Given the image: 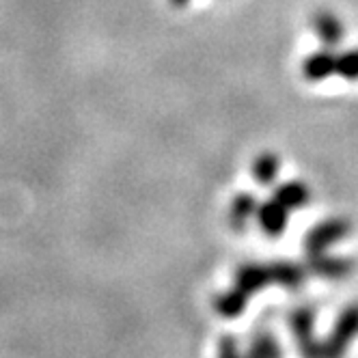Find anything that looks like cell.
Segmentation results:
<instances>
[{"instance_id": "6da1fadb", "label": "cell", "mask_w": 358, "mask_h": 358, "mask_svg": "<svg viewBox=\"0 0 358 358\" xmlns=\"http://www.w3.org/2000/svg\"><path fill=\"white\" fill-rule=\"evenodd\" d=\"M358 337V302L348 304L339 313L326 341H322V358H343L350 343Z\"/></svg>"}, {"instance_id": "7a4b0ae2", "label": "cell", "mask_w": 358, "mask_h": 358, "mask_svg": "<svg viewBox=\"0 0 358 358\" xmlns=\"http://www.w3.org/2000/svg\"><path fill=\"white\" fill-rule=\"evenodd\" d=\"M289 324H292V330H294V335H296L300 354L304 358H322V341L315 339V332H313V326H315L313 311L311 309H298V311H294Z\"/></svg>"}, {"instance_id": "3957f363", "label": "cell", "mask_w": 358, "mask_h": 358, "mask_svg": "<svg viewBox=\"0 0 358 358\" xmlns=\"http://www.w3.org/2000/svg\"><path fill=\"white\" fill-rule=\"evenodd\" d=\"M345 234H348V224L343 220H328V222L315 227L309 234V238H306V248L311 250V255H320L332 242L345 238Z\"/></svg>"}, {"instance_id": "277c9868", "label": "cell", "mask_w": 358, "mask_h": 358, "mask_svg": "<svg viewBox=\"0 0 358 358\" xmlns=\"http://www.w3.org/2000/svg\"><path fill=\"white\" fill-rule=\"evenodd\" d=\"M287 208L280 206V203L274 199L270 203H266V206H262L257 210V218H259V224L264 231L270 236V238H278L280 234H283V229L287 224Z\"/></svg>"}, {"instance_id": "5b68a950", "label": "cell", "mask_w": 358, "mask_h": 358, "mask_svg": "<svg viewBox=\"0 0 358 358\" xmlns=\"http://www.w3.org/2000/svg\"><path fill=\"white\" fill-rule=\"evenodd\" d=\"M270 283H272L270 266L268 268L266 266H244L238 272V285L236 287H240L246 294H252V292L264 289Z\"/></svg>"}, {"instance_id": "8992f818", "label": "cell", "mask_w": 358, "mask_h": 358, "mask_svg": "<svg viewBox=\"0 0 358 358\" xmlns=\"http://www.w3.org/2000/svg\"><path fill=\"white\" fill-rule=\"evenodd\" d=\"M311 270L320 276L326 278H341L352 272V262L339 259V257H324V255H313L311 259Z\"/></svg>"}, {"instance_id": "52a82bcc", "label": "cell", "mask_w": 358, "mask_h": 358, "mask_svg": "<svg viewBox=\"0 0 358 358\" xmlns=\"http://www.w3.org/2000/svg\"><path fill=\"white\" fill-rule=\"evenodd\" d=\"M270 272H272V283L283 285L287 289H298L304 280L302 268H298L294 264H274V266H270Z\"/></svg>"}, {"instance_id": "ba28073f", "label": "cell", "mask_w": 358, "mask_h": 358, "mask_svg": "<svg viewBox=\"0 0 358 358\" xmlns=\"http://www.w3.org/2000/svg\"><path fill=\"white\" fill-rule=\"evenodd\" d=\"M246 298H248V294L242 292L240 287H236V289L216 298V311L224 317H236L246 309Z\"/></svg>"}, {"instance_id": "9c48e42d", "label": "cell", "mask_w": 358, "mask_h": 358, "mask_svg": "<svg viewBox=\"0 0 358 358\" xmlns=\"http://www.w3.org/2000/svg\"><path fill=\"white\" fill-rule=\"evenodd\" d=\"M246 358H280V345L272 335L262 332V335L255 337Z\"/></svg>"}, {"instance_id": "30bf717a", "label": "cell", "mask_w": 358, "mask_h": 358, "mask_svg": "<svg viewBox=\"0 0 358 358\" xmlns=\"http://www.w3.org/2000/svg\"><path fill=\"white\" fill-rule=\"evenodd\" d=\"M257 203H255V199L250 194H240L236 196L234 206H231V222L240 229L246 227V220L257 212Z\"/></svg>"}, {"instance_id": "8fae6325", "label": "cell", "mask_w": 358, "mask_h": 358, "mask_svg": "<svg viewBox=\"0 0 358 358\" xmlns=\"http://www.w3.org/2000/svg\"><path fill=\"white\" fill-rule=\"evenodd\" d=\"M276 201L280 206L285 208H300L302 203L306 201V188L300 186V184H287V186H280L278 192H276Z\"/></svg>"}, {"instance_id": "7c38bea8", "label": "cell", "mask_w": 358, "mask_h": 358, "mask_svg": "<svg viewBox=\"0 0 358 358\" xmlns=\"http://www.w3.org/2000/svg\"><path fill=\"white\" fill-rule=\"evenodd\" d=\"M252 173L262 184H270L278 173V160L274 156H262L257 162H255Z\"/></svg>"}, {"instance_id": "4fadbf2b", "label": "cell", "mask_w": 358, "mask_h": 358, "mask_svg": "<svg viewBox=\"0 0 358 358\" xmlns=\"http://www.w3.org/2000/svg\"><path fill=\"white\" fill-rule=\"evenodd\" d=\"M330 69H332V61L328 57H324V55H315L309 63H306V67H304L306 76H311L313 80H320L322 76L328 73Z\"/></svg>"}, {"instance_id": "5bb4252c", "label": "cell", "mask_w": 358, "mask_h": 358, "mask_svg": "<svg viewBox=\"0 0 358 358\" xmlns=\"http://www.w3.org/2000/svg\"><path fill=\"white\" fill-rule=\"evenodd\" d=\"M220 358H242L234 339H229V337H227V339L220 341Z\"/></svg>"}, {"instance_id": "9a60e30c", "label": "cell", "mask_w": 358, "mask_h": 358, "mask_svg": "<svg viewBox=\"0 0 358 358\" xmlns=\"http://www.w3.org/2000/svg\"><path fill=\"white\" fill-rule=\"evenodd\" d=\"M171 3H173L175 7H182V5H186V3H188V0H171Z\"/></svg>"}]
</instances>
